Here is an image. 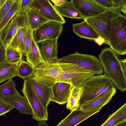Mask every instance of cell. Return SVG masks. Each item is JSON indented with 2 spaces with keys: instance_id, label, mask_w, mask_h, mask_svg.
Listing matches in <instances>:
<instances>
[{
  "instance_id": "cell-38",
  "label": "cell",
  "mask_w": 126,
  "mask_h": 126,
  "mask_svg": "<svg viewBox=\"0 0 126 126\" xmlns=\"http://www.w3.org/2000/svg\"><path fill=\"white\" fill-rule=\"evenodd\" d=\"M94 40L95 42L99 46H101L105 43V39L100 36H99L98 37Z\"/></svg>"
},
{
  "instance_id": "cell-22",
  "label": "cell",
  "mask_w": 126,
  "mask_h": 126,
  "mask_svg": "<svg viewBox=\"0 0 126 126\" xmlns=\"http://www.w3.org/2000/svg\"><path fill=\"white\" fill-rule=\"evenodd\" d=\"M27 25L34 31L49 21L42 16L35 10L30 8L25 12Z\"/></svg>"
},
{
  "instance_id": "cell-24",
  "label": "cell",
  "mask_w": 126,
  "mask_h": 126,
  "mask_svg": "<svg viewBox=\"0 0 126 126\" xmlns=\"http://www.w3.org/2000/svg\"><path fill=\"white\" fill-rule=\"evenodd\" d=\"M26 57L27 62L34 69L45 63L41 55L38 44L35 43L33 39L31 51Z\"/></svg>"
},
{
  "instance_id": "cell-35",
  "label": "cell",
  "mask_w": 126,
  "mask_h": 126,
  "mask_svg": "<svg viewBox=\"0 0 126 126\" xmlns=\"http://www.w3.org/2000/svg\"><path fill=\"white\" fill-rule=\"evenodd\" d=\"M32 0H21V3L19 11L18 12L19 14L25 13L32 2Z\"/></svg>"
},
{
  "instance_id": "cell-19",
  "label": "cell",
  "mask_w": 126,
  "mask_h": 126,
  "mask_svg": "<svg viewBox=\"0 0 126 126\" xmlns=\"http://www.w3.org/2000/svg\"><path fill=\"white\" fill-rule=\"evenodd\" d=\"M74 32L78 36L83 38L94 40L99 35L92 28L85 20L72 25Z\"/></svg>"
},
{
  "instance_id": "cell-31",
  "label": "cell",
  "mask_w": 126,
  "mask_h": 126,
  "mask_svg": "<svg viewBox=\"0 0 126 126\" xmlns=\"http://www.w3.org/2000/svg\"><path fill=\"white\" fill-rule=\"evenodd\" d=\"M33 31L28 25L27 26L24 39V52L23 54L26 56L31 50L32 41L33 39Z\"/></svg>"
},
{
  "instance_id": "cell-11",
  "label": "cell",
  "mask_w": 126,
  "mask_h": 126,
  "mask_svg": "<svg viewBox=\"0 0 126 126\" xmlns=\"http://www.w3.org/2000/svg\"><path fill=\"white\" fill-rule=\"evenodd\" d=\"M29 8L35 10L49 21H56L62 24L65 23L64 18L48 0H32Z\"/></svg>"
},
{
  "instance_id": "cell-4",
  "label": "cell",
  "mask_w": 126,
  "mask_h": 126,
  "mask_svg": "<svg viewBox=\"0 0 126 126\" xmlns=\"http://www.w3.org/2000/svg\"><path fill=\"white\" fill-rule=\"evenodd\" d=\"M120 10L108 9L95 16L84 18L86 21L99 36L104 38L105 43L109 45V31L113 19L121 14Z\"/></svg>"
},
{
  "instance_id": "cell-10",
  "label": "cell",
  "mask_w": 126,
  "mask_h": 126,
  "mask_svg": "<svg viewBox=\"0 0 126 126\" xmlns=\"http://www.w3.org/2000/svg\"><path fill=\"white\" fill-rule=\"evenodd\" d=\"M63 29L61 23L48 21L33 31V39L37 44L45 40H57Z\"/></svg>"
},
{
  "instance_id": "cell-9",
  "label": "cell",
  "mask_w": 126,
  "mask_h": 126,
  "mask_svg": "<svg viewBox=\"0 0 126 126\" xmlns=\"http://www.w3.org/2000/svg\"><path fill=\"white\" fill-rule=\"evenodd\" d=\"M62 71L61 63H45L34 69L33 75L36 79L51 86Z\"/></svg>"
},
{
  "instance_id": "cell-32",
  "label": "cell",
  "mask_w": 126,
  "mask_h": 126,
  "mask_svg": "<svg viewBox=\"0 0 126 126\" xmlns=\"http://www.w3.org/2000/svg\"><path fill=\"white\" fill-rule=\"evenodd\" d=\"M95 0L101 6L107 9L120 10L119 0Z\"/></svg>"
},
{
  "instance_id": "cell-30",
  "label": "cell",
  "mask_w": 126,
  "mask_h": 126,
  "mask_svg": "<svg viewBox=\"0 0 126 126\" xmlns=\"http://www.w3.org/2000/svg\"><path fill=\"white\" fill-rule=\"evenodd\" d=\"M21 0H16L0 23V32L4 27L19 11Z\"/></svg>"
},
{
  "instance_id": "cell-15",
  "label": "cell",
  "mask_w": 126,
  "mask_h": 126,
  "mask_svg": "<svg viewBox=\"0 0 126 126\" xmlns=\"http://www.w3.org/2000/svg\"><path fill=\"white\" fill-rule=\"evenodd\" d=\"M51 87V101L60 104L67 103L72 87L70 84L63 82H56Z\"/></svg>"
},
{
  "instance_id": "cell-6",
  "label": "cell",
  "mask_w": 126,
  "mask_h": 126,
  "mask_svg": "<svg viewBox=\"0 0 126 126\" xmlns=\"http://www.w3.org/2000/svg\"><path fill=\"white\" fill-rule=\"evenodd\" d=\"M57 62L74 64L95 74H102L103 71L99 60L95 56L76 52L58 59Z\"/></svg>"
},
{
  "instance_id": "cell-29",
  "label": "cell",
  "mask_w": 126,
  "mask_h": 126,
  "mask_svg": "<svg viewBox=\"0 0 126 126\" xmlns=\"http://www.w3.org/2000/svg\"><path fill=\"white\" fill-rule=\"evenodd\" d=\"M19 94L12 78L9 79L4 84L0 85V95L2 97L10 96Z\"/></svg>"
},
{
  "instance_id": "cell-7",
  "label": "cell",
  "mask_w": 126,
  "mask_h": 126,
  "mask_svg": "<svg viewBox=\"0 0 126 126\" xmlns=\"http://www.w3.org/2000/svg\"><path fill=\"white\" fill-rule=\"evenodd\" d=\"M21 91L31 107L33 119L39 121H47L48 117L47 109L43 105L28 79H24Z\"/></svg>"
},
{
  "instance_id": "cell-13",
  "label": "cell",
  "mask_w": 126,
  "mask_h": 126,
  "mask_svg": "<svg viewBox=\"0 0 126 126\" xmlns=\"http://www.w3.org/2000/svg\"><path fill=\"white\" fill-rule=\"evenodd\" d=\"M75 6L84 18L101 13L107 9L95 0H72Z\"/></svg>"
},
{
  "instance_id": "cell-36",
  "label": "cell",
  "mask_w": 126,
  "mask_h": 126,
  "mask_svg": "<svg viewBox=\"0 0 126 126\" xmlns=\"http://www.w3.org/2000/svg\"><path fill=\"white\" fill-rule=\"evenodd\" d=\"M6 61L5 48L0 45V64Z\"/></svg>"
},
{
  "instance_id": "cell-23",
  "label": "cell",
  "mask_w": 126,
  "mask_h": 126,
  "mask_svg": "<svg viewBox=\"0 0 126 126\" xmlns=\"http://www.w3.org/2000/svg\"><path fill=\"white\" fill-rule=\"evenodd\" d=\"M18 64L5 61L0 64V83L5 81L17 76Z\"/></svg>"
},
{
  "instance_id": "cell-25",
  "label": "cell",
  "mask_w": 126,
  "mask_h": 126,
  "mask_svg": "<svg viewBox=\"0 0 126 126\" xmlns=\"http://www.w3.org/2000/svg\"><path fill=\"white\" fill-rule=\"evenodd\" d=\"M82 90L81 86L79 87H72L67 102L66 107L67 109L72 111L79 108Z\"/></svg>"
},
{
  "instance_id": "cell-1",
  "label": "cell",
  "mask_w": 126,
  "mask_h": 126,
  "mask_svg": "<svg viewBox=\"0 0 126 126\" xmlns=\"http://www.w3.org/2000/svg\"><path fill=\"white\" fill-rule=\"evenodd\" d=\"M104 75L115 87L122 92L126 90V75L122 68L120 60L110 47L102 49L98 55Z\"/></svg>"
},
{
  "instance_id": "cell-34",
  "label": "cell",
  "mask_w": 126,
  "mask_h": 126,
  "mask_svg": "<svg viewBox=\"0 0 126 126\" xmlns=\"http://www.w3.org/2000/svg\"><path fill=\"white\" fill-rule=\"evenodd\" d=\"M16 0H6L0 9V23Z\"/></svg>"
},
{
  "instance_id": "cell-2",
  "label": "cell",
  "mask_w": 126,
  "mask_h": 126,
  "mask_svg": "<svg viewBox=\"0 0 126 126\" xmlns=\"http://www.w3.org/2000/svg\"><path fill=\"white\" fill-rule=\"evenodd\" d=\"M81 86L82 90L79 105L84 102L92 100L110 92L116 89L112 81L104 74L90 77Z\"/></svg>"
},
{
  "instance_id": "cell-5",
  "label": "cell",
  "mask_w": 126,
  "mask_h": 126,
  "mask_svg": "<svg viewBox=\"0 0 126 126\" xmlns=\"http://www.w3.org/2000/svg\"><path fill=\"white\" fill-rule=\"evenodd\" d=\"M61 63L62 71L58 76L56 82H66L71 84L72 87H79L88 78L95 75L91 72L76 64Z\"/></svg>"
},
{
  "instance_id": "cell-17",
  "label": "cell",
  "mask_w": 126,
  "mask_h": 126,
  "mask_svg": "<svg viewBox=\"0 0 126 126\" xmlns=\"http://www.w3.org/2000/svg\"><path fill=\"white\" fill-rule=\"evenodd\" d=\"M14 108L17 109L21 114L32 115V111L29 101L25 96L19 94L8 97H3Z\"/></svg>"
},
{
  "instance_id": "cell-28",
  "label": "cell",
  "mask_w": 126,
  "mask_h": 126,
  "mask_svg": "<svg viewBox=\"0 0 126 126\" xmlns=\"http://www.w3.org/2000/svg\"><path fill=\"white\" fill-rule=\"evenodd\" d=\"M34 68L27 62L22 60L18 64L17 70V76L24 79L32 76Z\"/></svg>"
},
{
  "instance_id": "cell-20",
  "label": "cell",
  "mask_w": 126,
  "mask_h": 126,
  "mask_svg": "<svg viewBox=\"0 0 126 126\" xmlns=\"http://www.w3.org/2000/svg\"><path fill=\"white\" fill-rule=\"evenodd\" d=\"M56 10L62 16L78 19L84 18L75 6L72 0H66L62 4L59 6L54 5Z\"/></svg>"
},
{
  "instance_id": "cell-26",
  "label": "cell",
  "mask_w": 126,
  "mask_h": 126,
  "mask_svg": "<svg viewBox=\"0 0 126 126\" xmlns=\"http://www.w3.org/2000/svg\"><path fill=\"white\" fill-rule=\"evenodd\" d=\"M26 28V27L20 29L14 36L8 46L19 50L23 54L24 52V39Z\"/></svg>"
},
{
  "instance_id": "cell-37",
  "label": "cell",
  "mask_w": 126,
  "mask_h": 126,
  "mask_svg": "<svg viewBox=\"0 0 126 126\" xmlns=\"http://www.w3.org/2000/svg\"><path fill=\"white\" fill-rule=\"evenodd\" d=\"M119 2L121 12H123L126 16V0H119Z\"/></svg>"
},
{
  "instance_id": "cell-16",
  "label": "cell",
  "mask_w": 126,
  "mask_h": 126,
  "mask_svg": "<svg viewBox=\"0 0 126 126\" xmlns=\"http://www.w3.org/2000/svg\"><path fill=\"white\" fill-rule=\"evenodd\" d=\"M40 52L45 63L57 62L58 44L57 40H47L39 43Z\"/></svg>"
},
{
  "instance_id": "cell-33",
  "label": "cell",
  "mask_w": 126,
  "mask_h": 126,
  "mask_svg": "<svg viewBox=\"0 0 126 126\" xmlns=\"http://www.w3.org/2000/svg\"><path fill=\"white\" fill-rule=\"evenodd\" d=\"M13 109L3 97L0 95V116L5 115Z\"/></svg>"
},
{
  "instance_id": "cell-43",
  "label": "cell",
  "mask_w": 126,
  "mask_h": 126,
  "mask_svg": "<svg viewBox=\"0 0 126 126\" xmlns=\"http://www.w3.org/2000/svg\"><path fill=\"white\" fill-rule=\"evenodd\" d=\"M117 126H126V122L121 124L120 125H118Z\"/></svg>"
},
{
  "instance_id": "cell-40",
  "label": "cell",
  "mask_w": 126,
  "mask_h": 126,
  "mask_svg": "<svg viewBox=\"0 0 126 126\" xmlns=\"http://www.w3.org/2000/svg\"><path fill=\"white\" fill-rule=\"evenodd\" d=\"M66 0H51L55 6H59L60 5L65 1Z\"/></svg>"
},
{
  "instance_id": "cell-42",
  "label": "cell",
  "mask_w": 126,
  "mask_h": 126,
  "mask_svg": "<svg viewBox=\"0 0 126 126\" xmlns=\"http://www.w3.org/2000/svg\"><path fill=\"white\" fill-rule=\"evenodd\" d=\"M6 0H0V9Z\"/></svg>"
},
{
  "instance_id": "cell-41",
  "label": "cell",
  "mask_w": 126,
  "mask_h": 126,
  "mask_svg": "<svg viewBox=\"0 0 126 126\" xmlns=\"http://www.w3.org/2000/svg\"><path fill=\"white\" fill-rule=\"evenodd\" d=\"M36 126H49L45 121H42L38 123Z\"/></svg>"
},
{
  "instance_id": "cell-3",
  "label": "cell",
  "mask_w": 126,
  "mask_h": 126,
  "mask_svg": "<svg viewBox=\"0 0 126 126\" xmlns=\"http://www.w3.org/2000/svg\"><path fill=\"white\" fill-rule=\"evenodd\" d=\"M110 47L119 55L126 54V17L120 14L112 21L109 31Z\"/></svg>"
},
{
  "instance_id": "cell-12",
  "label": "cell",
  "mask_w": 126,
  "mask_h": 126,
  "mask_svg": "<svg viewBox=\"0 0 126 126\" xmlns=\"http://www.w3.org/2000/svg\"><path fill=\"white\" fill-rule=\"evenodd\" d=\"M99 109L83 110L80 108L74 110L56 126H76L80 123L99 112Z\"/></svg>"
},
{
  "instance_id": "cell-14",
  "label": "cell",
  "mask_w": 126,
  "mask_h": 126,
  "mask_svg": "<svg viewBox=\"0 0 126 126\" xmlns=\"http://www.w3.org/2000/svg\"><path fill=\"white\" fill-rule=\"evenodd\" d=\"M28 79L43 105L47 109L52 97L51 86L36 79L33 76Z\"/></svg>"
},
{
  "instance_id": "cell-39",
  "label": "cell",
  "mask_w": 126,
  "mask_h": 126,
  "mask_svg": "<svg viewBox=\"0 0 126 126\" xmlns=\"http://www.w3.org/2000/svg\"><path fill=\"white\" fill-rule=\"evenodd\" d=\"M121 66L125 74L126 75V59H123L120 60Z\"/></svg>"
},
{
  "instance_id": "cell-18",
  "label": "cell",
  "mask_w": 126,
  "mask_h": 126,
  "mask_svg": "<svg viewBox=\"0 0 126 126\" xmlns=\"http://www.w3.org/2000/svg\"><path fill=\"white\" fill-rule=\"evenodd\" d=\"M116 89L92 100L84 102L79 105V108L83 110L95 109L101 110L111 100L116 93Z\"/></svg>"
},
{
  "instance_id": "cell-27",
  "label": "cell",
  "mask_w": 126,
  "mask_h": 126,
  "mask_svg": "<svg viewBox=\"0 0 126 126\" xmlns=\"http://www.w3.org/2000/svg\"><path fill=\"white\" fill-rule=\"evenodd\" d=\"M5 48V60L7 63L18 64L22 60L23 53L20 51L9 46Z\"/></svg>"
},
{
  "instance_id": "cell-8",
  "label": "cell",
  "mask_w": 126,
  "mask_h": 126,
  "mask_svg": "<svg viewBox=\"0 0 126 126\" xmlns=\"http://www.w3.org/2000/svg\"><path fill=\"white\" fill-rule=\"evenodd\" d=\"M27 25L25 13H17L0 32V45L6 48L19 30Z\"/></svg>"
},
{
  "instance_id": "cell-21",
  "label": "cell",
  "mask_w": 126,
  "mask_h": 126,
  "mask_svg": "<svg viewBox=\"0 0 126 126\" xmlns=\"http://www.w3.org/2000/svg\"><path fill=\"white\" fill-rule=\"evenodd\" d=\"M126 122V103L110 114L106 120L100 126H117Z\"/></svg>"
}]
</instances>
